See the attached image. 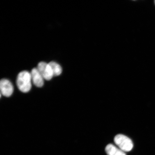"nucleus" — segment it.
Returning a JSON list of instances; mask_svg holds the SVG:
<instances>
[{
	"instance_id": "4",
	"label": "nucleus",
	"mask_w": 155,
	"mask_h": 155,
	"mask_svg": "<svg viewBox=\"0 0 155 155\" xmlns=\"http://www.w3.org/2000/svg\"><path fill=\"white\" fill-rule=\"evenodd\" d=\"M0 89L1 95L6 97L11 96L14 91L12 83L6 79H1L0 82Z\"/></svg>"
},
{
	"instance_id": "1",
	"label": "nucleus",
	"mask_w": 155,
	"mask_h": 155,
	"mask_svg": "<svg viewBox=\"0 0 155 155\" xmlns=\"http://www.w3.org/2000/svg\"><path fill=\"white\" fill-rule=\"evenodd\" d=\"M32 82L31 73L28 71H22L18 74L16 83L17 86L21 92H28L31 88Z\"/></svg>"
},
{
	"instance_id": "5",
	"label": "nucleus",
	"mask_w": 155,
	"mask_h": 155,
	"mask_svg": "<svg viewBox=\"0 0 155 155\" xmlns=\"http://www.w3.org/2000/svg\"><path fill=\"white\" fill-rule=\"evenodd\" d=\"M30 73L32 82L35 86L38 87L43 86L45 79L38 71L37 68L32 69Z\"/></svg>"
},
{
	"instance_id": "7",
	"label": "nucleus",
	"mask_w": 155,
	"mask_h": 155,
	"mask_svg": "<svg viewBox=\"0 0 155 155\" xmlns=\"http://www.w3.org/2000/svg\"><path fill=\"white\" fill-rule=\"evenodd\" d=\"M49 63L53 71L54 76H57L61 75L62 72V68L59 64L55 61H52Z\"/></svg>"
},
{
	"instance_id": "3",
	"label": "nucleus",
	"mask_w": 155,
	"mask_h": 155,
	"mask_svg": "<svg viewBox=\"0 0 155 155\" xmlns=\"http://www.w3.org/2000/svg\"><path fill=\"white\" fill-rule=\"evenodd\" d=\"M37 69L45 80L49 81L54 76L53 71L49 63L40 62L38 64Z\"/></svg>"
},
{
	"instance_id": "8",
	"label": "nucleus",
	"mask_w": 155,
	"mask_h": 155,
	"mask_svg": "<svg viewBox=\"0 0 155 155\" xmlns=\"http://www.w3.org/2000/svg\"></svg>"
},
{
	"instance_id": "2",
	"label": "nucleus",
	"mask_w": 155,
	"mask_h": 155,
	"mask_svg": "<svg viewBox=\"0 0 155 155\" xmlns=\"http://www.w3.org/2000/svg\"><path fill=\"white\" fill-rule=\"evenodd\" d=\"M114 142L118 148L124 152L130 151L133 147L132 141L129 137L122 134L116 135L114 139Z\"/></svg>"
},
{
	"instance_id": "6",
	"label": "nucleus",
	"mask_w": 155,
	"mask_h": 155,
	"mask_svg": "<svg viewBox=\"0 0 155 155\" xmlns=\"http://www.w3.org/2000/svg\"><path fill=\"white\" fill-rule=\"evenodd\" d=\"M105 151L107 155H126L125 152L112 144H108Z\"/></svg>"
}]
</instances>
